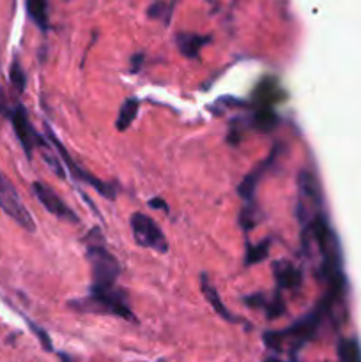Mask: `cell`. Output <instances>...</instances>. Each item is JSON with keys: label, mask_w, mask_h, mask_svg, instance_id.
<instances>
[{"label": "cell", "mask_w": 361, "mask_h": 362, "mask_svg": "<svg viewBox=\"0 0 361 362\" xmlns=\"http://www.w3.org/2000/svg\"><path fill=\"white\" fill-rule=\"evenodd\" d=\"M321 187L314 173L301 172L297 179V218L301 225L311 221L315 216L321 214Z\"/></svg>", "instance_id": "obj_3"}, {"label": "cell", "mask_w": 361, "mask_h": 362, "mask_svg": "<svg viewBox=\"0 0 361 362\" xmlns=\"http://www.w3.org/2000/svg\"><path fill=\"white\" fill-rule=\"evenodd\" d=\"M62 362H71L69 359H67V357L66 356H62Z\"/></svg>", "instance_id": "obj_20"}, {"label": "cell", "mask_w": 361, "mask_h": 362, "mask_svg": "<svg viewBox=\"0 0 361 362\" xmlns=\"http://www.w3.org/2000/svg\"><path fill=\"white\" fill-rule=\"evenodd\" d=\"M264 362H282V361H280L278 357H268Z\"/></svg>", "instance_id": "obj_19"}, {"label": "cell", "mask_w": 361, "mask_h": 362, "mask_svg": "<svg viewBox=\"0 0 361 362\" xmlns=\"http://www.w3.org/2000/svg\"><path fill=\"white\" fill-rule=\"evenodd\" d=\"M202 292H204L207 303L214 308V311L219 315V317L225 318V320H229V322H236V317H234V315L229 311V308L223 304V300L219 299L216 288L211 285V283H209V279L205 278V276H202Z\"/></svg>", "instance_id": "obj_10"}, {"label": "cell", "mask_w": 361, "mask_h": 362, "mask_svg": "<svg viewBox=\"0 0 361 362\" xmlns=\"http://www.w3.org/2000/svg\"><path fill=\"white\" fill-rule=\"evenodd\" d=\"M275 156H276V152H273L271 158H269L268 161L262 163V165L258 166L257 170H253V172H251L250 175H248L246 179L243 180V184H241L239 189H237V191H239L241 197H244V198H251V197H253L255 187H257V184L260 182L262 173H264V170H268L269 166H271V163H273V159H275Z\"/></svg>", "instance_id": "obj_12"}, {"label": "cell", "mask_w": 361, "mask_h": 362, "mask_svg": "<svg viewBox=\"0 0 361 362\" xmlns=\"http://www.w3.org/2000/svg\"><path fill=\"white\" fill-rule=\"evenodd\" d=\"M11 112H13V108H11L9 103H7L6 92H4V88H0V115L9 117Z\"/></svg>", "instance_id": "obj_17"}, {"label": "cell", "mask_w": 361, "mask_h": 362, "mask_svg": "<svg viewBox=\"0 0 361 362\" xmlns=\"http://www.w3.org/2000/svg\"><path fill=\"white\" fill-rule=\"evenodd\" d=\"M138 108H140V103H138V99H134V98L126 99V101H124V105L120 106L119 117H117V129L119 131L130 129V126L134 122V119H137Z\"/></svg>", "instance_id": "obj_13"}, {"label": "cell", "mask_w": 361, "mask_h": 362, "mask_svg": "<svg viewBox=\"0 0 361 362\" xmlns=\"http://www.w3.org/2000/svg\"><path fill=\"white\" fill-rule=\"evenodd\" d=\"M0 209L11 219H14L21 228H25L27 232H35V225L30 212L27 211V207L23 205V202H21L20 194L14 189L13 184L2 173H0Z\"/></svg>", "instance_id": "obj_5"}, {"label": "cell", "mask_w": 361, "mask_h": 362, "mask_svg": "<svg viewBox=\"0 0 361 362\" xmlns=\"http://www.w3.org/2000/svg\"><path fill=\"white\" fill-rule=\"evenodd\" d=\"M268 250H269V243H260L258 246L248 247L246 264L253 265V264H258L260 260H264L265 255H268Z\"/></svg>", "instance_id": "obj_15"}, {"label": "cell", "mask_w": 361, "mask_h": 362, "mask_svg": "<svg viewBox=\"0 0 361 362\" xmlns=\"http://www.w3.org/2000/svg\"><path fill=\"white\" fill-rule=\"evenodd\" d=\"M78 308H80V311L113 315V317H120L124 320L137 322L134 315L131 313L130 304H127L126 292L117 288V286H113V288H96V286H91L87 299L80 300Z\"/></svg>", "instance_id": "obj_2"}, {"label": "cell", "mask_w": 361, "mask_h": 362, "mask_svg": "<svg viewBox=\"0 0 361 362\" xmlns=\"http://www.w3.org/2000/svg\"><path fill=\"white\" fill-rule=\"evenodd\" d=\"M209 37L207 35H198V34H179L177 35V46H179L180 53L186 57H197L204 45H207Z\"/></svg>", "instance_id": "obj_11"}, {"label": "cell", "mask_w": 361, "mask_h": 362, "mask_svg": "<svg viewBox=\"0 0 361 362\" xmlns=\"http://www.w3.org/2000/svg\"><path fill=\"white\" fill-rule=\"evenodd\" d=\"M131 232H133L134 243L147 250H154L158 253H166L168 251V243L163 235L161 228L156 225V221L142 212H134L131 216Z\"/></svg>", "instance_id": "obj_4"}, {"label": "cell", "mask_w": 361, "mask_h": 362, "mask_svg": "<svg viewBox=\"0 0 361 362\" xmlns=\"http://www.w3.org/2000/svg\"><path fill=\"white\" fill-rule=\"evenodd\" d=\"M27 13L41 30L48 28V0H27Z\"/></svg>", "instance_id": "obj_14"}, {"label": "cell", "mask_w": 361, "mask_h": 362, "mask_svg": "<svg viewBox=\"0 0 361 362\" xmlns=\"http://www.w3.org/2000/svg\"><path fill=\"white\" fill-rule=\"evenodd\" d=\"M32 191H34L35 198L42 204V207L50 212V214L57 216L62 221H69V223H78L76 212L69 207L67 204H64L62 198L52 189V187L46 186L45 182H34L32 184Z\"/></svg>", "instance_id": "obj_8"}, {"label": "cell", "mask_w": 361, "mask_h": 362, "mask_svg": "<svg viewBox=\"0 0 361 362\" xmlns=\"http://www.w3.org/2000/svg\"><path fill=\"white\" fill-rule=\"evenodd\" d=\"M87 260L92 271V286L96 288H113L120 274V265L112 253L106 250L99 228H92L85 237Z\"/></svg>", "instance_id": "obj_1"}, {"label": "cell", "mask_w": 361, "mask_h": 362, "mask_svg": "<svg viewBox=\"0 0 361 362\" xmlns=\"http://www.w3.org/2000/svg\"><path fill=\"white\" fill-rule=\"evenodd\" d=\"M11 81H13L14 88H16L18 92H21L25 88V73L20 67V62H18V60H14L13 66H11Z\"/></svg>", "instance_id": "obj_16"}, {"label": "cell", "mask_w": 361, "mask_h": 362, "mask_svg": "<svg viewBox=\"0 0 361 362\" xmlns=\"http://www.w3.org/2000/svg\"><path fill=\"white\" fill-rule=\"evenodd\" d=\"M46 134H48L50 144H52L53 147L57 148V152H59V156H60V158H62V161L66 163L67 170H69V173L74 177V179L81 180V182H85V184H88V186H91V187H94V189L99 191V193H101L105 198H115L117 189H115V186H113V184L103 182V180H99L98 177L91 175V173L85 172L84 168H80V166H78L76 163H74V159L69 156V152L66 151V147H64V145L60 144L59 138H57L55 134L52 133V129H50L48 126H46Z\"/></svg>", "instance_id": "obj_6"}, {"label": "cell", "mask_w": 361, "mask_h": 362, "mask_svg": "<svg viewBox=\"0 0 361 362\" xmlns=\"http://www.w3.org/2000/svg\"><path fill=\"white\" fill-rule=\"evenodd\" d=\"M273 271H275L276 283H278V292H282V290H297L303 283V274L290 262H275Z\"/></svg>", "instance_id": "obj_9"}, {"label": "cell", "mask_w": 361, "mask_h": 362, "mask_svg": "<svg viewBox=\"0 0 361 362\" xmlns=\"http://www.w3.org/2000/svg\"><path fill=\"white\" fill-rule=\"evenodd\" d=\"M9 119L11 122H13L14 133H16L18 140H20L21 147H23L25 154H27L28 159L32 158V152H34L35 148H42L48 145V141H45V138L39 136L38 131L32 127L30 120H28V115H27V110H25L23 106L21 105L14 106Z\"/></svg>", "instance_id": "obj_7"}, {"label": "cell", "mask_w": 361, "mask_h": 362, "mask_svg": "<svg viewBox=\"0 0 361 362\" xmlns=\"http://www.w3.org/2000/svg\"><path fill=\"white\" fill-rule=\"evenodd\" d=\"M149 205H151L152 209H161V211L168 212V205H166L163 200H159V198H154V200H151V202H149Z\"/></svg>", "instance_id": "obj_18"}]
</instances>
